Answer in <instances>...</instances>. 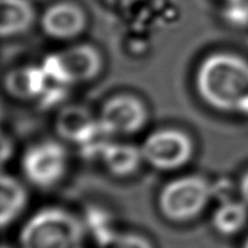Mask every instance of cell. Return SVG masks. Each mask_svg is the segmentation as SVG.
Listing matches in <instances>:
<instances>
[{
    "label": "cell",
    "mask_w": 248,
    "mask_h": 248,
    "mask_svg": "<svg viewBox=\"0 0 248 248\" xmlns=\"http://www.w3.org/2000/svg\"><path fill=\"white\" fill-rule=\"evenodd\" d=\"M196 90L215 109L248 115V62L230 52L207 56L196 72Z\"/></svg>",
    "instance_id": "6da1fadb"
},
{
    "label": "cell",
    "mask_w": 248,
    "mask_h": 248,
    "mask_svg": "<svg viewBox=\"0 0 248 248\" xmlns=\"http://www.w3.org/2000/svg\"><path fill=\"white\" fill-rule=\"evenodd\" d=\"M83 220L60 207H46L22 227L20 248H84Z\"/></svg>",
    "instance_id": "7a4b0ae2"
},
{
    "label": "cell",
    "mask_w": 248,
    "mask_h": 248,
    "mask_svg": "<svg viewBox=\"0 0 248 248\" xmlns=\"http://www.w3.org/2000/svg\"><path fill=\"white\" fill-rule=\"evenodd\" d=\"M212 199V184L191 175L166 184L159 195V207L170 220L188 221L200 215Z\"/></svg>",
    "instance_id": "3957f363"
},
{
    "label": "cell",
    "mask_w": 248,
    "mask_h": 248,
    "mask_svg": "<svg viewBox=\"0 0 248 248\" xmlns=\"http://www.w3.org/2000/svg\"><path fill=\"white\" fill-rule=\"evenodd\" d=\"M42 67L52 83L65 86L96 78L102 71L103 59L95 47L79 44L58 54L48 55Z\"/></svg>",
    "instance_id": "277c9868"
},
{
    "label": "cell",
    "mask_w": 248,
    "mask_h": 248,
    "mask_svg": "<svg viewBox=\"0 0 248 248\" xmlns=\"http://www.w3.org/2000/svg\"><path fill=\"white\" fill-rule=\"evenodd\" d=\"M68 155L60 143L46 140L28 147L22 159V170L30 183L38 188H51L64 176Z\"/></svg>",
    "instance_id": "5b68a950"
},
{
    "label": "cell",
    "mask_w": 248,
    "mask_h": 248,
    "mask_svg": "<svg viewBox=\"0 0 248 248\" xmlns=\"http://www.w3.org/2000/svg\"><path fill=\"white\" fill-rule=\"evenodd\" d=\"M143 160L162 171L183 167L191 160L194 144L187 134L167 128L152 132L140 147Z\"/></svg>",
    "instance_id": "8992f818"
},
{
    "label": "cell",
    "mask_w": 248,
    "mask_h": 248,
    "mask_svg": "<svg viewBox=\"0 0 248 248\" xmlns=\"http://www.w3.org/2000/svg\"><path fill=\"white\" fill-rule=\"evenodd\" d=\"M148 119L146 106L132 95L111 97L99 113V127L107 136L130 135L140 131Z\"/></svg>",
    "instance_id": "52a82bcc"
},
{
    "label": "cell",
    "mask_w": 248,
    "mask_h": 248,
    "mask_svg": "<svg viewBox=\"0 0 248 248\" xmlns=\"http://www.w3.org/2000/svg\"><path fill=\"white\" fill-rule=\"evenodd\" d=\"M87 17L80 7L70 1L49 6L42 15L43 32L52 39H72L79 36L86 28Z\"/></svg>",
    "instance_id": "ba28073f"
},
{
    "label": "cell",
    "mask_w": 248,
    "mask_h": 248,
    "mask_svg": "<svg viewBox=\"0 0 248 248\" xmlns=\"http://www.w3.org/2000/svg\"><path fill=\"white\" fill-rule=\"evenodd\" d=\"M56 131L62 138L75 141L81 148L107 136L100 130L97 119L81 107L62 109L56 119Z\"/></svg>",
    "instance_id": "9c48e42d"
},
{
    "label": "cell",
    "mask_w": 248,
    "mask_h": 248,
    "mask_svg": "<svg viewBox=\"0 0 248 248\" xmlns=\"http://www.w3.org/2000/svg\"><path fill=\"white\" fill-rule=\"evenodd\" d=\"M48 78L43 67L24 65L8 71L3 79V87L10 96L19 100L42 97L48 88Z\"/></svg>",
    "instance_id": "30bf717a"
},
{
    "label": "cell",
    "mask_w": 248,
    "mask_h": 248,
    "mask_svg": "<svg viewBox=\"0 0 248 248\" xmlns=\"http://www.w3.org/2000/svg\"><path fill=\"white\" fill-rule=\"evenodd\" d=\"M27 203L28 192L24 184L15 176L0 171V228L16 221Z\"/></svg>",
    "instance_id": "8fae6325"
},
{
    "label": "cell",
    "mask_w": 248,
    "mask_h": 248,
    "mask_svg": "<svg viewBox=\"0 0 248 248\" xmlns=\"http://www.w3.org/2000/svg\"><path fill=\"white\" fill-rule=\"evenodd\" d=\"M36 12L30 0H0V38H15L33 26Z\"/></svg>",
    "instance_id": "7c38bea8"
},
{
    "label": "cell",
    "mask_w": 248,
    "mask_h": 248,
    "mask_svg": "<svg viewBox=\"0 0 248 248\" xmlns=\"http://www.w3.org/2000/svg\"><path fill=\"white\" fill-rule=\"evenodd\" d=\"M99 157L111 172L119 176H125L135 172L143 160L140 148H136L132 144L109 141L104 146Z\"/></svg>",
    "instance_id": "4fadbf2b"
},
{
    "label": "cell",
    "mask_w": 248,
    "mask_h": 248,
    "mask_svg": "<svg viewBox=\"0 0 248 248\" xmlns=\"http://www.w3.org/2000/svg\"><path fill=\"white\" fill-rule=\"evenodd\" d=\"M248 221V204L243 200L220 202L212 215V224L221 235H235Z\"/></svg>",
    "instance_id": "5bb4252c"
},
{
    "label": "cell",
    "mask_w": 248,
    "mask_h": 248,
    "mask_svg": "<svg viewBox=\"0 0 248 248\" xmlns=\"http://www.w3.org/2000/svg\"><path fill=\"white\" fill-rule=\"evenodd\" d=\"M81 220H83L86 232L95 239L97 247L118 231L112 220V216L109 215L107 211L97 208V207L88 208Z\"/></svg>",
    "instance_id": "9a60e30c"
},
{
    "label": "cell",
    "mask_w": 248,
    "mask_h": 248,
    "mask_svg": "<svg viewBox=\"0 0 248 248\" xmlns=\"http://www.w3.org/2000/svg\"><path fill=\"white\" fill-rule=\"evenodd\" d=\"M99 248H154L148 239L134 232L116 231Z\"/></svg>",
    "instance_id": "2e32d148"
},
{
    "label": "cell",
    "mask_w": 248,
    "mask_h": 248,
    "mask_svg": "<svg viewBox=\"0 0 248 248\" xmlns=\"http://www.w3.org/2000/svg\"><path fill=\"white\" fill-rule=\"evenodd\" d=\"M14 155V144L8 136L0 134V171L11 160Z\"/></svg>",
    "instance_id": "e0dca14e"
},
{
    "label": "cell",
    "mask_w": 248,
    "mask_h": 248,
    "mask_svg": "<svg viewBox=\"0 0 248 248\" xmlns=\"http://www.w3.org/2000/svg\"><path fill=\"white\" fill-rule=\"evenodd\" d=\"M239 192H240V196H242L243 202H246L248 204V172L244 173V176L240 180V184H239Z\"/></svg>",
    "instance_id": "ac0fdd59"
},
{
    "label": "cell",
    "mask_w": 248,
    "mask_h": 248,
    "mask_svg": "<svg viewBox=\"0 0 248 248\" xmlns=\"http://www.w3.org/2000/svg\"><path fill=\"white\" fill-rule=\"evenodd\" d=\"M243 248H248V236L246 237V242H244V246H243Z\"/></svg>",
    "instance_id": "d6986e66"
},
{
    "label": "cell",
    "mask_w": 248,
    "mask_h": 248,
    "mask_svg": "<svg viewBox=\"0 0 248 248\" xmlns=\"http://www.w3.org/2000/svg\"><path fill=\"white\" fill-rule=\"evenodd\" d=\"M0 248H12V247H7V246H0Z\"/></svg>",
    "instance_id": "ffe728a7"
},
{
    "label": "cell",
    "mask_w": 248,
    "mask_h": 248,
    "mask_svg": "<svg viewBox=\"0 0 248 248\" xmlns=\"http://www.w3.org/2000/svg\"><path fill=\"white\" fill-rule=\"evenodd\" d=\"M0 118H1V109H0Z\"/></svg>",
    "instance_id": "44dd1931"
},
{
    "label": "cell",
    "mask_w": 248,
    "mask_h": 248,
    "mask_svg": "<svg viewBox=\"0 0 248 248\" xmlns=\"http://www.w3.org/2000/svg\"><path fill=\"white\" fill-rule=\"evenodd\" d=\"M228 1H231V0H228Z\"/></svg>",
    "instance_id": "7402d4cb"
}]
</instances>
